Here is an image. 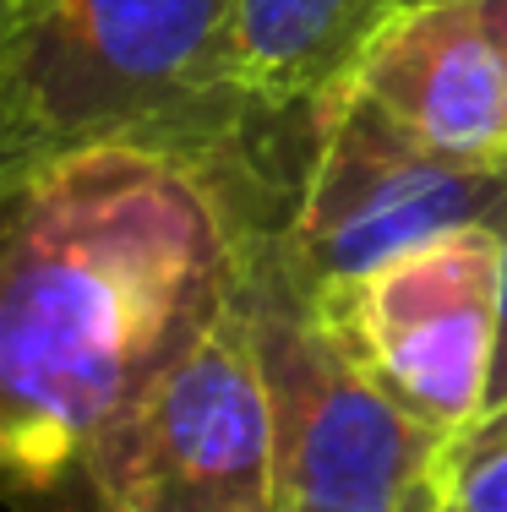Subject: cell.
<instances>
[{
    "mask_svg": "<svg viewBox=\"0 0 507 512\" xmlns=\"http://www.w3.org/2000/svg\"><path fill=\"white\" fill-rule=\"evenodd\" d=\"M213 164L115 142L0 191V502L88 512V469L235 295Z\"/></svg>",
    "mask_w": 507,
    "mask_h": 512,
    "instance_id": "6da1fadb",
    "label": "cell"
},
{
    "mask_svg": "<svg viewBox=\"0 0 507 512\" xmlns=\"http://www.w3.org/2000/svg\"><path fill=\"white\" fill-rule=\"evenodd\" d=\"M262 120L235 66L229 0H11L0 191L115 142L224 169Z\"/></svg>",
    "mask_w": 507,
    "mask_h": 512,
    "instance_id": "7a4b0ae2",
    "label": "cell"
},
{
    "mask_svg": "<svg viewBox=\"0 0 507 512\" xmlns=\"http://www.w3.org/2000/svg\"><path fill=\"white\" fill-rule=\"evenodd\" d=\"M240 218V311L273 409V512H448L453 442L398 409L328 333L284 240L295 191L224 180Z\"/></svg>",
    "mask_w": 507,
    "mask_h": 512,
    "instance_id": "3957f363",
    "label": "cell"
},
{
    "mask_svg": "<svg viewBox=\"0 0 507 512\" xmlns=\"http://www.w3.org/2000/svg\"><path fill=\"white\" fill-rule=\"evenodd\" d=\"M88 512H273V409L240 289L99 447Z\"/></svg>",
    "mask_w": 507,
    "mask_h": 512,
    "instance_id": "277c9868",
    "label": "cell"
},
{
    "mask_svg": "<svg viewBox=\"0 0 507 512\" xmlns=\"http://www.w3.org/2000/svg\"><path fill=\"white\" fill-rule=\"evenodd\" d=\"M502 207L507 175H475L426 153L344 82L311 109L284 240L311 295L328 300L431 240L497 224Z\"/></svg>",
    "mask_w": 507,
    "mask_h": 512,
    "instance_id": "5b68a950",
    "label": "cell"
},
{
    "mask_svg": "<svg viewBox=\"0 0 507 512\" xmlns=\"http://www.w3.org/2000/svg\"><path fill=\"white\" fill-rule=\"evenodd\" d=\"M497 278V224H475L355 278L349 289L317 300V311L344 355L398 409L458 442L486 404Z\"/></svg>",
    "mask_w": 507,
    "mask_h": 512,
    "instance_id": "8992f818",
    "label": "cell"
},
{
    "mask_svg": "<svg viewBox=\"0 0 507 512\" xmlns=\"http://www.w3.org/2000/svg\"><path fill=\"white\" fill-rule=\"evenodd\" d=\"M349 88L426 153L507 175V60L480 0H398L360 50Z\"/></svg>",
    "mask_w": 507,
    "mask_h": 512,
    "instance_id": "52a82bcc",
    "label": "cell"
},
{
    "mask_svg": "<svg viewBox=\"0 0 507 512\" xmlns=\"http://www.w3.org/2000/svg\"><path fill=\"white\" fill-rule=\"evenodd\" d=\"M393 6L398 0H229L235 66L251 104L268 115L317 109L349 82Z\"/></svg>",
    "mask_w": 507,
    "mask_h": 512,
    "instance_id": "ba28073f",
    "label": "cell"
},
{
    "mask_svg": "<svg viewBox=\"0 0 507 512\" xmlns=\"http://www.w3.org/2000/svg\"><path fill=\"white\" fill-rule=\"evenodd\" d=\"M448 512H507V431L453 447Z\"/></svg>",
    "mask_w": 507,
    "mask_h": 512,
    "instance_id": "9c48e42d",
    "label": "cell"
},
{
    "mask_svg": "<svg viewBox=\"0 0 507 512\" xmlns=\"http://www.w3.org/2000/svg\"><path fill=\"white\" fill-rule=\"evenodd\" d=\"M497 240H502V278H497V344H491V382H486L480 420L469 425L453 447L486 442V436L507 431V207H502V218H497Z\"/></svg>",
    "mask_w": 507,
    "mask_h": 512,
    "instance_id": "30bf717a",
    "label": "cell"
},
{
    "mask_svg": "<svg viewBox=\"0 0 507 512\" xmlns=\"http://www.w3.org/2000/svg\"><path fill=\"white\" fill-rule=\"evenodd\" d=\"M480 11H486L491 33H497V50H502V60H507V0H480Z\"/></svg>",
    "mask_w": 507,
    "mask_h": 512,
    "instance_id": "8fae6325",
    "label": "cell"
},
{
    "mask_svg": "<svg viewBox=\"0 0 507 512\" xmlns=\"http://www.w3.org/2000/svg\"><path fill=\"white\" fill-rule=\"evenodd\" d=\"M6 28H11V0H0V44H6Z\"/></svg>",
    "mask_w": 507,
    "mask_h": 512,
    "instance_id": "7c38bea8",
    "label": "cell"
}]
</instances>
